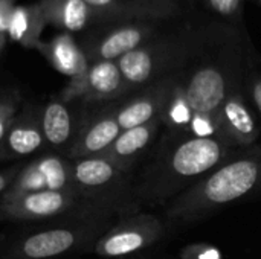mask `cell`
<instances>
[{
    "label": "cell",
    "mask_w": 261,
    "mask_h": 259,
    "mask_svg": "<svg viewBox=\"0 0 261 259\" xmlns=\"http://www.w3.org/2000/svg\"><path fill=\"white\" fill-rule=\"evenodd\" d=\"M225 29L199 31L193 49L174 78L162 111L168 125L184 127L199 137L216 136L217 119L242 75L239 40Z\"/></svg>",
    "instance_id": "obj_1"
},
{
    "label": "cell",
    "mask_w": 261,
    "mask_h": 259,
    "mask_svg": "<svg viewBox=\"0 0 261 259\" xmlns=\"http://www.w3.org/2000/svg\"><path fill=\"white\" fill-rule=\"evenodd\" d=\"M109 231V215L50 223L15 238L0 259H55L95 246Z\"/></svg>",
    "instance_id": "obj_2"
},
{
    "label": "cell",
    "mask_w": 261,
    "mask_h": 259,
    "mask_svg": "<svg viewBox=\"0 0 261 259\" xmlns=\"http://www.w3.org/2000/svg\"><path fill=\"white\" fill-rule=\"evenodd\" d=\"M196 34L197 32L190 29L162 32L116 60L128 90L154 84L171 76L170 72L174 69L176 72L180 70L193 49Z\"/></svg>",
    "instance_id": "obj_3"
},
{
    "label": "cell",
    "mask_w": 261,
    "mask_h": 259,
    "mask_svg": "<svg viewBox=\"0 0 261 259\" xmlns=\"http://www.w3.org/2000/svg\"><path fill=\"white\" fill-rule=\"evenodd\" d=\"M261 180V162L237 159L220 166L203 182L188 191L170 211L171 217L187 218L203 211L236 202L249 194Z\"/></svg>",
    "instance_id": "obj_4"
},
{
    "label": "cell",
    "mask_w": 261,
    "mask_h": 259,
    "mask_svg": "<svg viewBox=\"0 0 261 259\" xmlns=\"http://www.w3.org/2000/svg\"><path fill=\"white\" fill-rule=\"evenodd\" d=\"M110 211V208L86 198L78 191H43L0 202V221L57 223L109 215Z\"/></svg>",
    "instance_id": "obj_5"
},
{
    "label": "cell",
    "mask_w": 261,
    "mask_h": 259,
    "mask_svg": "<svg viewBox=\"0 0 261 259\" xmlns=\"http://www.w3.org/2000/svg\"><path fill=\"white\" fill-rule=\"evenodd\" d=\"M70 166L75 189L81 195L110 209L115 208L128 171L121 169L102 156L70 160Z\"/></svg>",
    "instance_id": "obj_6"
},
{
    "label": "cell",
    "mask_w": 261,
    "mask_h": 259,
    "mask_svg": "<svg viewBox=\"0 0 261 259\" xmlns=\"http://www.w3.org/2000/svg\"><path fill=\"white\" fill-rule=\"evenodd\" d=\"M43 191H76L67 157L46 154L21 166L0 202Z\"/></svg>",
    "instance_id": "obj_7"
},
{
    "label": "cell",
    "mask_w": 261,
    "mask_h": 259,
    "mask_svg": "<svg viewBox=\"0 0 261 259\" xmlns=\"http://www.w3.org/2000/svg\"><path fill=\"white\" fill-rule=\"evenodd\" d=\"M226 148L228 145L214 136L185 139L170 154L167 176L171 183L202 177L223 160Z\"/></svg>",
    "instance_id": "obj_8"
},
{
    "label": "cell",
    "mask_w": 261,
    "mask_h": 259,
    "mask_svg": "<svg viewBox=\"0 0 261 259\" xmlns=\"http://www.w3.org/2000/svg\"><path fill=\"white\" fill-rule=\"evenodd\" d=\"M92 21L132 23L174 20L184 12L180 0H84Z\"/></svg>",
    "instance_id": "obj_9"
},
{
    "label": "cell",
    "mask_w": 261,
    "mask_h": 259,
    "mask_svg": "<svg viewBox=\"0 0 261 259\" xmlns=\"http://www.w3.org/2000/svg\"><path fill=\"white\" fill-rule=\"evenodd\" d=\"M128 92L116 61H95L87 72L69 81L60 93L64 102H104L113 101Z\"/></svg>",
    "instance_id": "obj_10"
},
{
    "label": "cell",
    "mask_w": 261,
    "mask_h": 259,
    "mask_svg": "<svg viewBox=\"0 0 261 259\" xmlns=\"http://www.w3.org/2000/svg\"><path fill=\"white\" fill-rule=\"evenodd\" d=\"M162 235V226L151 217H133L110 227L93 246L102 258H124L151 246Z\"/></svg>",
    "instance_id": "obj_11"
},
{
    "label": "cell",
    "mask_w": 261,
    "mask_h": 259,
    "mask_svg": "<svg viewBox=\"0 0 261 259\" xmlns=\"http://www.w3.org/2000/svg\"><path fill=\"white\" fill-rule=\"evenodd\" d=\"M162 23L132 21L119 23L95 41H92L84 53L89 61H116L125 53L141 47L147 41L162 34Z\"/></svg>",
    "instance_id": "obj_12"
},
{
    "label": "cell",
    "mask_w": 261,
    "mask_h": 259,
    "mask_svg": "<svg viewBox=\"0 0 261 259\" xmlns=\"http://www.w3.org/2000/svg\"><path fill=\"white\" fill-rule=\"evenodd\" d=\"M113 108L101 110L81 122L78 133L67 150V159H86L102 154L121 134Z\"/></svg>",
    "instance_id": "obj_13"
},
{
    "label": "cell",
    "mask_w": 261,
    "mask_h": 259,
    "mask_svg": "<svg viewBox=\"0 0 261 259\" xmlns=\"http://www.w3.org/2000/svg\"><path fill=\"white\" fill-rule=\"evenodd\" d=\"M174 84V76H167L144 90L141 95L113 108L119 128L130 130L161 118Z\"/></svg>",
    "instance_id": "obj_14"
},
{
    "label": "cell",
    "mask_w": 261,
    "mask_h": 259,
    "mask_svg": "<svg viewBox=\"0 0 261 259\" xmlns=\"http://www.w3.org/2000/svg\"><path fill=\"white\" fill-rule=\"evenodd\" d=\"M46 145L41 128V110L28 107L17 113L2 145L0 160L21 159Z\"/></svg>",
    "instance_id": "obj_15"
},
{
    "label": "cell",
    "mask_w": 261,
    "mask_h": 259,
    "mask_svg": "<svg viewBox=\"0 0 261 259\" xmlns=\"http://www.w3.org/2000/svg\"><path fill=\"white\" fill-rule=\"evenodd\" d=\"M216 136L226 145H249L258 137L257 124L239 90L225 101L217 119Z\"/></svg>",
    "instance_id": "obj_16"
},
{
    "label": "cell",
    "mask_w": 261,
    "mask_h": 259,
    "mask_svg": "<svg viewBox=\"0 0 261 259\" xmlns=\"http://www.w3.org/2000/svg\"><path fill=\"white\" fill-rule=\"evenodd\" d=\"M37 49L57 72L69 76L70 79L84 75L90 66L84 50L67 32H63L46 43L41 41Z\"/></svg>",
    "instance_id": "obj_17"
},
{
    "label": "cell",
    "mask_w": 261,
    "mask_h": 259,
    "mask_svg": "<svg viewBox=\"0 0 261 259\" xmlns=\"http://www.w3.org/2000/svg\"><path fill=\"white\" fill-rule=\"evenodd\" d=\"M161 122H162V119L156 118L154 121H151L148 124L121 131L118 139L99 156L113 162L121 169L128 171V168L133 165V162H136L138 157L150 147Z\"/></svg>",
    "instance_id": "obj_18"
},
{
    "label": "cell",
    "mask_w": 261,
    "mask_h": 259,
    "mask_svg": "<svg viewBox=\"0 0 261 259\" xmlns=\"http://www.w3.org/2000/svg\"><path fill=\"white\" fill-rule=\"evenodd\" d=\"M81 122L75 118L69 104L58 99L41 108V128L46 145L52 148H70Z\"/></svg>",
    "instance_id": "obj_19"
},
{
    "label": "cell",
    "mask_w": 261,
    "mask_h": 259,
    "mask_svg": "<svg viewBox=\"0 0 261 259\" xmlns=\"http://www.w3.org/2000/svg\"><path fill=\"white\" fill-rule=\"evenodd\" d=\"M46 23L64 32H78L90 21V8L84 0H40Z\"/></svg>",
    "instance_id": "obj_20"
},
{
    "label": "cell",
    "mask_w": 261,
    "mask_h": 259,
    "mask_svg": "<svg viewBox=\"0 0 261 259\" xmlns=\"http://www.w3.org/2000/svg\"><path fill=\"white\" fill-rule=\"evenodd\" d=\"M46 20L41 11L40 3L15 6L11 15L8 35L28 49H37L41 37V32L46 27Z\"/></svg>",
    "instance_id": "obj_21"
},
{
    "label": "cell",
    "mask_w": 261,
    "mask_h": 259,
    "mask_svg": "<svg viewBox=\"0 0 261 259\" xmlns=\"http://www.w3.org/2000/svg\"><path fill=\"white\" fill-rule=\"evenodd\" d=\"M205 9L223 20L225 24L236 26L242 20L243 0H199Z\"/></svg>",
    "instance_id": "obj_22"
},
{
    "label": "cell",
    "mask_w": 261,
    "mask_h": 259,
    "mask_svg": "<svg viewBox=\"0 0 261 259\" xmlns=\"http://www.w3.org/2000/svg\"><path fill=\"white\" fill-rule=\"evenodd\" d=\"M18 111L20 95L17 92H8L5 95H0V145Z\"/></svg>",
    "instance_id": "obj_23"
},
{
    "label": "cell",
    "mask_w": 261,
    "mask_h": 259,
    "mask_svg": "<svg viewBox=\"0 0 261 259\" xmlns=\"http://www.w3.org/2000/svg\"><path fill=\"white\" fill-rule=\"evenodd\" d=\"M15 0H0V34H8Z\"/></svg>",
    "instance_id": "obj_24"
},
{
    "label": "cell",
    "mask_w": 261,
    "mask_h": 259,
    "mask_svg": "<svg viewBox=\"0 0 261 259\" xmlns=\"http://www.w3.org/2000/svg\"><path fill=\"white\" fill-rule=\"evenodd\" d=\"M20 168H21L20 165H15V166H11V168H8L5 171H0V198L8 191V188L11 186V183L15 179V176L20 171Z\"/></svg>",
    "instance_id": "obj_25"
},
{
    "label": "cell",
    "mask_w": 261,
    "mask_h": 259,
    "mask_svg": "<svg viewBox=\"0 0 261 259\" xmlns=\"http://www.w3.org/2000/svg\"><path fill=\"white\" fill-rule=\"evenodd\" d=\"M251 98L255 108L261 114V76H255L251 82Z\"/></svg>",
    "instance_id": "obj_26"
},
{
    "label": "cell",
    "mask_w": 261,
    "mask_h": 259,
    "mask_svg": "<svg viewBox=\"0 0 261 259\" xmlns=\"http://www.w3.org/2000/svg\"><path fill=\"white\" fill-rule=\"evenodd\" d=\"M5 43H6V34H0V52L5 47Z\"/></svg>",
    "instance_id": "obj_27"
},
{
    "label": "cell",
    "mask_w": 261,
    "mask_h": 259,
    "mask_svg": "<svg viewBox=\"0 0 261 259\" xmlns=\"http://www.w3.org/2000/svg\"><path fill=\"white\" fill-rule=\"evenodd\" d=\"M260 2H261V0H260Z\"/></svg>",
    "instance_id": "obj_28"
}]
</instances>
